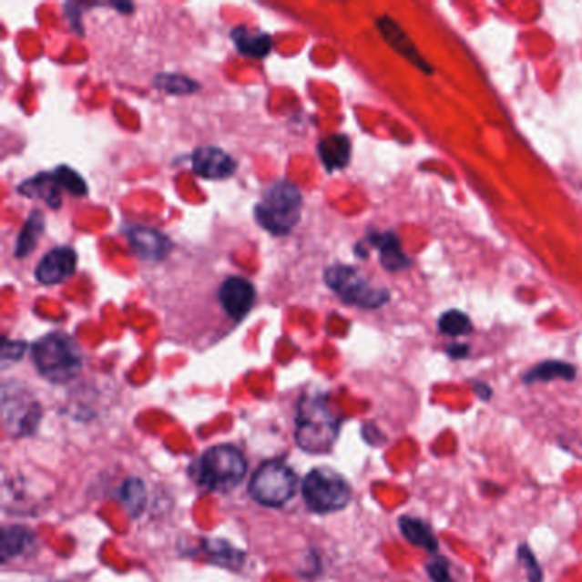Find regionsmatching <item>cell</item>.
Returning <instances> with one entry per match:
<instances>
[{"label": "cell", "instance_id": "2e32d148", "mask_svg": "<svg viewBox=\"0 0 582 582\" xmlns=\"http://www.w3.org/2000/svg\"><path fill=\"white\" fill-rule=\"evenodd\" d=\"M371 243L380 251L381 265L388 271H405L410 267V260L403 253L400 240L393 232L373 234Z\"/></svg>", "mask_w": 582, "mask_h": 582}, {"label": "cell", "instance_id": "d4e9b609", "mask_svg": "<svg viewBox=\"0 0 582 582\" xmlns=\"http://www.w3.org/2000/svg\"><path fill=\"white\" fill-rule=\"evenodd\" d=\"M439 330L447 337H463L472 332V322L465 312L451 310L441 316Z\"/></svg>", "mask_w": 582, "mask_h": 582}, {"label": "cell", "instance_id": "44dd1931", "mask_svg": "<svg viewBox=\"0 0 582 582\" xmlns=\"http://www.w3.org/2000/svg\"><path fill=\"white\" fill-rule=\"evenodd\" d=\"M118 501L130 517H138L144 513L148 502V490L142 480L128 478L125 480L118 492Z\"/></svg>", "mask_w": 582, "mask_h": 582}, {"label": "cell", "instance_id": "5b68a950", "mask_svg": "<svg viewBox=\"0 0 582 582\" xmlns=\"http://www.w3.org/2000/svg\"><path fill=\"white\" fill-rule=\"evenodd\" d=\"M302 497L308 507L325 515L335 513L352 499V488L342 475L330 468H314L302 480Z\"/></svg>", "mask_w": 582, "mask_h": 582}, {"label": "cell", "instance_id": "ffe728a7", "mask_svg": "<svg viewBox=\"0 0 582 582\" xmlns=\"http://www.w3.org/2000/svg\"><path fill=\"white\" fill-rule=\"evenodd\" d=\"M556 380H576V367L569 362H562V361H545V362L531 367L523 378L526 384Z\"/></svg>", "mask_w": 582, "mask_h": 582}, {"label": "cell", "instance_id": "7c38bea8", "mask_svg": "<svg viewBox=\"0 0 582 582\" xmlns=\"http://www.w3.org/2000/svg\"><path fill=\"white\" fill-rule=\"evenodd\" d=\"M193 171L207 179H224L236 171V161L219 148H200L195 150Z\"/></svg>", "mask_w": 582, "mask_h": 582}, {"label": "cell", "instance_id": "4316f807", "mask_svg": "<svg viewBox=\"0 0 582 582\" xmlns=\"http://www.w3.org/2000/svg\"><path fill=\"white\" fill-rule=\"evenodd\" d=\"M425 572L433 582H453L451 566L446 556H437V554L431 556V560L425 564Z\"/></svg>", "mask_w": 582, "mask_h": 582}, {"label": "cell", "instance_id": "3957f363", "mask_svg": "<svg viewBox=\"0 0 582 582\" xmlns=\"http://www.w3.org/2000/svg\"><path fill=\"white\" fill-rule=\"evenodd\" d=\"M302 193L292 181L279 179L271 185L255 207V217L263 230L282 236L301 219Z\"/></svg>", "mask_w": 582, "mask_h": 582}, {"label": "cell", "instance_id": "f546056e", "mask_svg": "<svg viewBox=\"0 0 582 582\" xmlns=\"http://www.w3.org/2000/svg\"><path fill=\"white\" fill-rule=\"evenodd\" d=\"M475 392L480 394V398L482 400H488L490 396H492V392H490V388H488L485 383H474Z\"/></svg>", "mask_w": 582, "mask_h": 582}, {"label": "cell", "instance_id": "7a4b0ae2", "mask_svg": "<svg viewBox=\"0 0 582 582\" xmlns=\"http://www.w3.org/2000/svg\"><path fill=\"white\" fill-rule=\"evenodd\" d=\"M33 362L41 376L50 383H68L82 369V353L74 340L64 333H48L33 349Z\"/></svg>", "mask_w": 582, "mask_h": 582}, {"label": "cell", "instance_id": "4fadbf2b", "mask_svg": "<svg viewBox=\"0 0 582 582\" xmlns=\"http://www.w3.org/2000/svg\"><path fill=\"white\" fill-rule=\"evenodd\" d=\"M378 29L381 35L384 36V40L388 41V45L393 46L398 54L405 56L408 62H412L414 66H417L420 70L425 72H433V67L427 64V60L420 55L417 46L412 43V40L406 36L405 31L398 26L392 17L383 15L378 19Z\"/></svg>", "mask_w": 582, "mask_h": 582}, {"label": "cell", "instance_id": "52a82bcc", "mask_svg": "<svg viewBox=\"0 0 582 582\" xmlns=\"http://www.w3.org/2000/svg\"><path fill=\"white\" fill-rule=\"evenodd\" d=\"M298 478L284 461L261 463L250 482V494L267 507H281L296 494Z\"/></svg>", "mask_w": 582, "mask_h": 582}, {"label": "cell", "instance_id": "8fae6325", "mask_svg": "<svg viewBox=\"0 0 582 582\" xmlns=\"http://www.w3.org/2000/svg\"><path fill=\"white\" fill-rule=\"evenodd\" d=\"M127 240L137 257L146 261H159L169 255L173 243L163 232L146 228V226H134L127 230Z\"/></svg>", "mask_w": 582, "mask_h": 582}, {"label": "cell", "instance_id": "ac0fdd59", "mask_svg": "<svg viewBox=\"0 0 582 582\" xmlns=\"http://www.w3.org/2000/svg\"><path fill=\"white\" fill-rule=\"evenodd\" d=\"M320 159L325 164L326 171H337L351 161V140L347 136L325 137L318 144Z\"/></svg>", "mask_w": 582, "mask_h": 582}, {"label": "cell", "instance_id": "603a6c76", "mask_svg": "<svg viewBox=\"0 0 582 582\" xmlns=\"http://www.w3.org/2000/svg\"><path fill=\"white\" fill-rule=\"evenodd\" d=\"M203 552L205 556H210L216 564L220 566H228L230 569H236L243 564L244 554L236 550L230 543L222 542V540H210L203 545Z\"/></svg>", "mask_w": 582, "mask_h": 582}, {"label": "cell", "instance_id": "5bb4252c", "mask_svg": "<svg viewBox=\"0 0 582 582\" xmlns=\"http://www.w3.org/2000/svg\"><path fill=\"white\" fill-rule=\"evenodd\" d=\"M62 190H66L58 169L52 173H41L17 187V191L29 199H41L52 209H58L62 203Z\"/></svg>", "mask_w": 582, "mask_h": 582}, {"label": "cell", "instance_id": "f1b7e54d", "mask_svg": "<svg viewBox=\"0 0 582 582\" xmlns=\"http://www.w3.org/2000/svg\"><path fill=\"white\" fill-rule=\"evenodd\" d=\"M447 353L453 357V359H463L468 355V347L466 345H453L447 349Z\"/></svg>", "mask_w": 582, "mask_h": 582}, {"label": "cell", "instance_id": "6da1fadb", "mask_svg": "<svg viewBox=\"0 0 582 582\" xmlns=\"http://www.w3.org/2000/svg\"><path fill=\"white\" fill-rule=\"evenodd\" d=\"M340 422L322 394H306L298 406L296 443L310 454H325L337 437Z\"/></svg>", "mask_w": 582, "mask_h": 582}, {"label": "cell", "instance_id": "d6986e66", "mask_svg": "<svg viewBox=\"0 0 582 582\" xmlns=\"http://www.w3.org/2000/svg\"><path fill=\"white\" fill-rule=\"evenodd\" d=\"M35 543V536L25 526H4L0 535V558L9 562L14 556H23Z\"/></svg>", "mask_w": 582, "mask_h": 582}, {"label": "cell", "instance_id": "30bf717a", "mask_svg": "<svg viewBox=\"0 0 582 582\" xmlns=\"http://www.w3.org/2000/svg\"><path fill=\"white\" fill-rule=\"evenodd\" d=\"M255 287L243 277H230L219 289V302L232 320H243L255 304Z\"/></svg>", "mask_w": 582, "mask_h": 582}, {"label": "cell", "instance_id": "9a60e30c", "mask_svg": "<svg viewBox=\"0 0 582 582\" xmlns=\"http://www.w3.org/2000/svg\"><path fill=\"white\" fill-rule=\"evenodd\" d=\"M398 526H400V533L405 536L406 542L419 546L431 556L437 554L439 542L434 535L433 528L425 521L414 516H402L398 519Z\"/></svg>", "mask_w": 582, "mask_h": 582}, {"label": "cell", "instance_id": "8992f818", "mask_svg": "<svg viewBox=\"0 0 582 582\" xmlns=\"http://www.w3.org/2000/svg\"><path fill=\"white\" fill-rule=\"evenodd\" d=\"M325 282L342 301L364 310H376L388 302L390 292L369 284L361 271L347 265H333L325 271Z\"/></svg>", "mask_w": 582, "mask_h": 582}, {"label": "cell", "instance_id": "277c9868", "mask_svg": "<svg viewBox=\"0 0 582 582\" xmlns=\"http://www.w3.org/2000/svg\"><path fill=\"white\" fill-rule=\"evenodd\" d=\"M248 463L238 447L230 444L210 447L195 468L197 482L207 490L226 492L243 482Z\"/></svg>", "mask_w": 582, "mask_h": 582}, {"label": "cell", "instance_id": "e0dca14e", "mask_svg": "<svg viewBox=\"0 0 582 582\" xmlns=\"http://www.w3.org/2000/svg\"><path fill=\"white\" fill-rule=\"evenodd\" d=\"M230 38L241 54L251 58H265L271 54V46H273L271 35L263 31H251L243 26L232 29Z\"/></svg>", "mask_w": 582, "mask_h": 582}, {"label": "cell", "instance_id": "7402d4cb", "mask_svg": "<svg viewBox=\"0 0 582 582\" xmlns=\"http://www.w3.org/2000/svg\"><path fill=\"white\" fill-rule=\"evenodd\" d=\"M45 228V219L41 216L38 210L31 212V216L27 219L25 228L21 230V234L17 236V241H15V251L14 255L15 258H25L29 255L38 243V238H40L41 232Z\"/></svg>", "mask_w": 582, "mask_h": 582}, {"label": "cell", "instance_id": "484cf974", "mask_svg": "<svg viewBox=\"0 0 582 582\" xmlns=\"http://www.w3.org/2000/svg\"><path fill=\"white\" fill-rule=\"evenodd\" d=\"M517 558L521 562V566L526 570V576H528L529 582H542L543 581V570L540 567V562L536 560L535 554L531 552L526 543H523L517 550Z\"/></svg>", "mask_w": 582, "mask_h": 582}, {"label": "cell", "instance_id": "ba28073f", "mask_svg": "<svg viewBox=\"0 0 582 582\" xmlns=\"http://www.w3.org/2000/svg\"><path fill=\"white\" fill-rule=\"evenodd\" d=\"M2 420L13 437H25L36 431L41 420V406L26 388L5 384L2 390Z\"/></svg>", "mask_w": 582, "mask_h": 582}, {"label": "cell", "instance_id": "9c48e42d", "mask_svg": "<svg viewBox=\"0 0 582 582\" xmlns=\"http://www.w3.org/2000/svg\"><path fill=\"white\" fill-rule=\"evenodd\" d=\"M77 267V253L70 246H58L41 258L35 277L45 285L62 284L74 275Z\"/></svg>", "mask_w": 582, "mask_h": 582}, {"label": "cell", "instance_id": "cb8c5ba5", "mask_svg": "<svg viewBox=\"0 0 582 582\" xmlns=\"http://www.w3.org/2000/svg\"><path fill=\"white\" fill-rule=\"evenodd\" d=\"M154 86L169 95H191L200 89L197 82L178 74H159L154 79Z\"/></svg>", "mask_w": 582, "mask_h": 582}, {"label": "cell", "instance_id": "83f0119b", "mask_svg": "<svg viewBox=\"0 0 582 582\" xmlns=\"http://www.w3.org/2000/svg\"><path fill=\"white\" fill-rule=\"evenodd\" d=\"M26 351V343L23 342H11V340H4L2 343V361L7 362V361H19Z\"/></svg>", "mask_w": 582, "mask_h": 582}]
</instances>
